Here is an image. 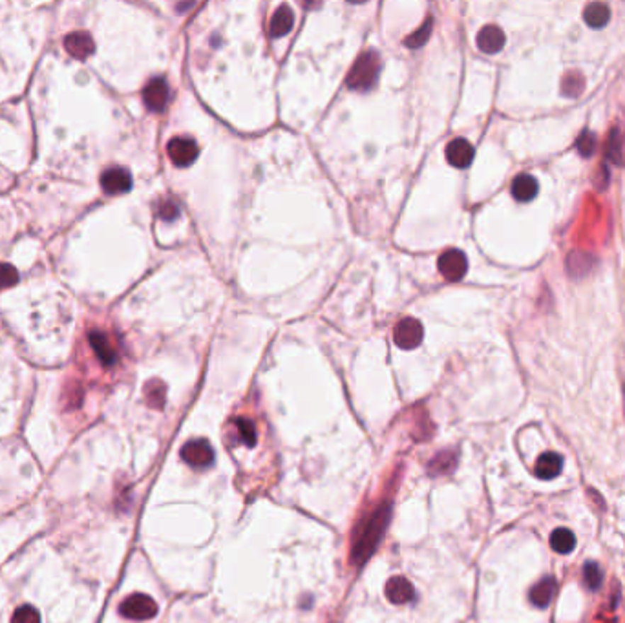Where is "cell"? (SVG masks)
I'll return each mask as SVG.
<instances>
[{
    "label": "cell",
    "instance_id": "cell-1",
    "mask_svg": "<svg viewBox=\"0 0 625 623\" xmlns=\"http://www.w3.org/2000/svg\"><path fill=\"white\" fill-rule=\"evenodd\" d=\"M388 523H390V505L384 503L359 524L351 543L353 565H362L369 556L373 554L375 546L382 539V534L386 530Z\"/></svg>",
    "mask_w": 625,
    "mask_h": 623
},
{
    "label": "cell",
    "instance_id": "cell-2",
    "mask_svg": "<svg viewBox=\"0 0 625 623\" xmlns=\"http://www.w3.org/2000/svg\"><path fill=\"white\" fill-rule=\"evenodd\" d=\"M381 74V55L375 50L362 53L347 74L346 84L355 91H368Z\"/></svg>",
    "mask_w": 625,
    "mask_h": 623
},
{
    "label": "cell",
    "instance_id": "cell-3",
    "mask_svg": "<svg viewBox=\"0 0 625 623\" xmlns=\"http://www.w3.org/2000/svg\"><path fill=\"white\" fill-rule=\"evenodd\" d=\"M119 612L128 619L143 622V619H150L157 614V605L147 594H132L121 603Z\"/></svg>",
    "mask_w": 625,
    "mask_h": 623
},
{
    "label": "cell",
    "instance_id": "cell-4",
    "mask_svg": "<svg viewBox=\"0 0 625 623\" xmlns=\"http://www.w3.org/2000/svg\"><path fill=\"white\" fill-rule=\"evenodd\" d=\"M437 267L439 273L443 274L448 281H459L465 278L466 271H468V260H466L465 252H461L459 249H450L439 256Z\"/></svg>",
    "mask_w": 625,
    "mask_h": 623
},
{
    "label": "cell",
    "instance_id": "cell-5",
    "mask_svg": "<svg viewBox=\"0 0 625 623\" xmlns=\"http://www.w3.org/2000/svg\"><path fill=\"white\" fill-rule=\"evenodd\" d=\"M422 337H424V329L415 318H404L393 329V340L400 349H415L422 342Z\"/></svg>",
    "mask_w": 625,
    "mask_h": 623
},
{
    "label": "cell",
    "instance_id": "cell-6",
    "mask_svg": "<svg viewBox=\"0 0 625 623\" xmlns=\"http://www.w3.org/2000/svg\"><path fill=\"white\" fill-rule=\"evenodd\" d=\"M167 152L176 167H191L200 154V147L191 137H174L167 145Z\"/></svg>",
    "mask_w": 625,
    "mask_h": 623
},
{
    "label": "cell",
    "instance_id": "cell-7",
    "mask_svg": "<svg viewBox=\"0 0 625 623\" xmlns=\"http://www.w3.org/2000/svg\"><path fill=\"white\" fill-rule=\"evenodd\" d=\"M181 459L194 468L210 466L214 461L213 446L208 444V441H205V439L188 441L181 448Z\"/></svg>",
    "mask_w": 625,
    "mask_h": 623
},
{
    "label": "cell",
    "instance_id": "cell-8",
    "mask_svg": "<svg viewBox=\"0 0 625 623\" xmlns=\"http://www.w3.org/2000/svg\"><path fill=\"white\" fill-rule=\"evenodd\" d=\"M143 101L148 110L152 112H163L169 103V84L163 77H154L148 81L143 90Z\"/></svg>",
    "mask_w": 625,
    "mask_h": 623
},
{
    "label": "cell",
    "instance_id": "cell-9",
    "mask_svg": "<svg viewBox=\"0 0 625 623\" xmlns=\"http://www.w3.org/2000/svg\"><path fill=\"white\" fill-rule=\"evenodd\" d=\"M101 186H103V191L110 196L125 194V192H128L132 189L130 172L126 169H121V167L108 169L103 176H101Z\"/></svg>",
    "mask_w": 625,
    "mask_h": 623
},
{
    "label": "cell",
    "instance_id": "cell-10",
    "mask_svg": "<svg viewBox=\"0 0 625 623\" xmlns=\"http://www.w3.org/2000/svg\"><path fill=\"white\" fill-rule=\"evenodd\" d=\"M473 156H475V152H473V147L470 145V141H466V139L457 137L448 143L446 159L451 167H456V169H466V167L472 164Z\"/></svg>",
    "mask_w": 625,
    "mask_h": 623
},
{
    "label": "cell",
    "instance_id": "cell-11",
    "mask_svg": "<svg viewBox=\"0 0 625 623\" xmlns=\"http://www.w3.org/2000/svg\"><path fill=\"white\" fill-rule=\"evenodd\" d=\"M64 48L69 55L83 61V59H86V57H90L91 53L96 52V43L86 31H74L64 39Z\"/></svg>",
    "mask_w": 625,
    "mask_h": 623
},
{
    "label": "cell",
    "instance_id": "cell-12",
    "mask_svg": "<svg viewBox=\"0 0 625 623\" xmlns=\"http://www.w3.org/2000/svg\"><path fill=\"white\" fill-rule=\"evenodd\" d=\"M384 593H386L388 600H390L391 603H395V605L408 603L415 597V590H413L412 583H410L406 578H402V576H393V578H390L386 587H384Z\"/></svg>",
    "mask_w": 625,
    "mask_h": 623
},
{
    "label": "cell",
    "instance_id": "cell-13",
    "mask_svg": "<svg viewBox=\"0 0 625 623\" xmlns=\"http://www.w3.org/2000/svg\"><path fill=\"white\" fill-rule=\"evenodd\" d=\"M478 48L481 50L483 53H488V55H494V53H500L505 46V37L503 30L497 26H485L481 31L478 33Z\"/></svg>",
    "mask_w": 625,
    "mask_h": 623
},
{
    "label": "cell",
    "instance_id": "cell-14",
    "mask_svg": "<svg viewBox=\"0 0 625 623\" xmlns=\"http://www.w3.org/2000/svg\"><path fill=\"white\" fill-rule=\"evenodd\" d=\"M556 589H558V585H556L554 578H552V576H545L543 580H539L538 583L530 589L529 594L530 603L534 607H539V609H547V607L551 605L552 600H554Z\"/></svg>",
    "mask_w": 625,
    "mask_h": 623
},
{
    "label": "cell",
    "instance_id": "cell-15",
    "mask_svg": "<svg viewBox=\"0 0 625 623\" xmlns=\"http://www.w3.org/2000/svg\"><path fill=\"white\" fill-rule=\"evenodd\" d=\"M563 470V457H561L558 451H547V454H543L541 457L538 459L536 463L534 472L539 479H554L558 477Z\"/></svg>",
    "mask_w": 625,
    "mask_h": 623
},
{
    "label": "cell",
    "instance_id": "cell-16",
    "mask_svg": "<svg viewBox=\"0 0 625 623\" xmlns=\"http://www.w3.org/2000/svg\"><path fill=\"white\" fill-rule=\"evenodd\" d=\"M293 26H295V13H293V9L289 6L283 4L271 17L269 33L273 39H278V37H283V35L289 33Z\"/></svg>",
    "mask_w": 625,
    "mask_h": 623
},
{
    "label": "cell",
    "instance_id": "cell-17",
    "mask_svg": "<svg viewBox=\"0 0 625 623\" xmlns=\"http://www.w3.org/2000/svg\"><path fill=\"white\" fill-rule=\"evenodd\" d=\"M510 191H512V196L517 199V201H521V203H529V201H532V199L538 196L539 185L538 181H536L534 176H530V174H519V176L514 178L512 189H510Z\"/></svg>",
    "mask_w": 625,
    "mask_h": 623
},
{
    "label": "cell",
    "instance_id": "cell-18",
    "mask_svg": "<svg viewBox=\"0 0 625 623\" xmlns=\"http://www.w3.org/2000/svg\"><path fill=\"white\" fill-rule=\"evenodd\" d=\"M90 346L91 349L96 351V355L99 357V360L104 366H112L118 360V351H116L113 344L110 342V338L104 333H101V331H91Z\"/></svg>",
    "mask_w": 625,
    "mask_h": 623
},
{
    "label": "cell",
    "instance_id": "cell-19",
    "mask_svg": "<svg viewBox=\"0 0 625 623\" xmlns=\"http://www.w3.org/2000/svg\"><path fill=\"white\" fill-rule=\"evenodd\" d=\"M583 21L587 22V26L599 30V28L607 26L609 21H611V9H609L607 4L592 2L583 11Z\"/></svg>",
    "mask_w": 625,
    "mask_h": 623
},
{
    "label": "cell",
    "instance_id": "cell-20",
    "mask_svg": "<svg viewBox=\"0 0 625 623\" xmlns=\"http://www.w3.org/2000/svg\"><path fill=\"white\" fill-rule=\"evenodd\" d=\"M551 546L558 554H569L576 546V536L569 528H556L551 536Z\"/></svg>",
    "mask_w": 625,
    "mask_h": 623
},
{
    "label": "cell",
    "instance_id": "cell-21",
    "mask_svg": "<svg viewBox=\"0 0 625 623\" xmlns=\"http://www.w3.org/2000/svg\"><path fill=\"white\" fill-rule=\"evenodd\" d=\"M432 28H434V18L428 17L419 30H415L412 35L406 37L404 44H406L408 48H421V46H424L426 44V40L430 39Z\"/></svg>",
    "mask_w": 625,
    "mask_h": 623
},
{
    "label": "cell",
    "instance_id": "cell-22",
    "mask_svg": "<svg viewBox=\"0 0 625 623\" xmlns=\"http://www.w3.org/2000/svg\"><path fill=\"white\" fill-rule=\"evenodd\" d=\"M602 581H604V572L599 568V565L596 561L585 563L583 567V583L589 590H596L602 587Z\"/></svg>",
    "mask_w": 625,
    "mask_h": 623
},
{
    "label": "cell",
    "instance_id": "cell-23",
    "mask_svg": "<svg viewBox=\"0 0 625 623\" xmlns=\"http://www.w3.org/2000/svg\"><path fill=\"white\" fill-rule=\"evenodd\" d=\"M236 426H238V435L243 444L249 446V448L257 444V426H254V422L251 419L242 417V419L236 420Z\"/></svg>",
    "mask_w": 625,
    "mask_h": 623
},
{
    "label": "cell",
    "instance_id": "cell-24",
    "mask_svg": "<svg viewBox=\"0 0 625 623\" xmlns=\"http://www.w3.org/2000/svg\"><path fill=\"white\" fill-rule=\"evenodd\" d=\"M145 395H147V403L154 408H161L165 403V386L161 382L154 381L145 388Z\"/></svg>",
    "mask_w": 625,
    "mask_h": 623
},
{
    "label": "cell",
    "instance_id": "cell-25",
    "mask_svg": "<svg viewBox=\"0 0 625 623\" xmlns=\"http://www.w3.org/2000/svg\"><path fill=\"white\" fill-rule=\"evenodd\" d=\"M583 84H585V81H583L582 75L574 72V74H569L567 77L563 79V84H561V88H563V90L561 91H563L565 96L578 97L580 94H582Z\"/></svg>",
    "mask_w": 625,
    "mask_h": 623
},
{
    "label": "cell",
    "instance_id": "cell-26",
    "mask_svg": "<svg viewBox=\"0 0 625 623\" xmlns=\"http://www.w3.org/2000/svg\"><path fill=\"white\" fill-rule=\"evenodd\" d=\"M11 623H40L39 610L30 605H22L15 610Z\"/></svg>",
    "mask_w": 625,
    "mask_h": 623
},
{
    "label": "cell",
    "instance_id": "cell-27",
    "mask_svg": "<svg viewBox=\"0 0 625 623\" xmlns=\"http://www.w3.org/2000/svg\"><path fill=\"white\" fill-rule=\"evenodd\" d=\"M17 280H18V273L13 265L0 264V289L11 287L13 284H17Z\"/></svg>",
    "mask_w": 625,
    "mask_h": 623
},
{
    "label": "cell",
    "instance_id": "cell-28",
    "mask_svg": "<svg viewBox=\"0 0 625 623\" xmlns=\"http://www.w3.org/2000/svg\"><path fill=\"white\" fill-rule=\"evenodd\" d=\"M576 147H578V152H580L582 156L590 157L596 150V137L590 134V132H583V134L580 135V139H578Z\"/></svg>",
    "mask_w": 625,
    "mask_h": 623
},
{
    "label": "cell",
    "instance_id": "cell-29",
    "mask_svg": "<svg viewBox=\"0 0 625 623\" xmlns=\"http://www.w3.org/2000/svg\"><path fill=\"white\" fill-rule=\"evenodd\" d=\"M157 216L165 221H174L179 216L178 205L172 203V201H163V203L157 207Z\"/></svg>",
    "mask_w": 625,
    "mask_h": 623
}]
</instances>
